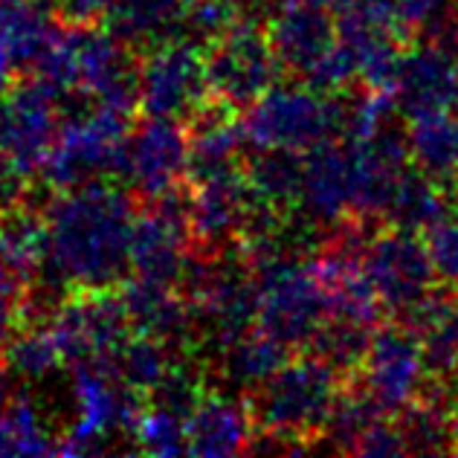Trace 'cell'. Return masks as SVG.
<instances>
[{"instance_id":"cell-17","label":"cell","mask_w":458,"mask_h":458,"mask_svg":"<svg viewBox=\"0 0 458 458\" xmlns=\"http://www.w3.org/2000/svg\"><path fill=\"white\" fill-rule=\"evenodd\" d=\"M267 35L282 70L302 81L336 47V21L331 18V9L287 4L270 18Z\"/></svg>"},{"instance_id":"cell-32","label":"cell","mask_w":458,"mask_h":458,"mask_svg":"<svg viewBox=\"0 0 458 458\" xmlns=\"http://www.w3.org/2000/svg\"><path fill=\"white\" fill-rule=\"evenodd\" d=\"M438 282L458 291V218H444L424 233Z\"/></svg>"},{"instance_id":"cell-9","label":"cell","mask_w":458,"mask_h":458,"mask_svg":"<svg viewBox=\"0 0 458 458\" xmlns=\"http://www.w3.org/2000/svg\"><path fill=\"white\" fill-rule=\"evenodd\" d=\"M212 99L203 53L189 41H168L140 58V111L189 123Z\"/></svg>"},{"instance_id":"cell-6","label":"cell","mask_w":458,"mask_h":458,"mask_svg":"<svg viewBox=\"0 0 458 458\" xmlns=\"http://www.w3.org/2000/svg\"><path fill=\"white\" fill-rule=\"evenodd\" d=\"M203 67L212 99L235 107L238 114L259 102L284 73L267 27L250 15L203 50Z\"/></svg>"},{"instance_id":"cell-30","label":"cell","mask_w":458,"mask_h":458,"mask_svg":"<svg viewBox=\"0 0 458 458\" xmlns=\"http://www.w3.org/2000/svg\"><path fill=\"white\" fill-rule=\"evenodd\" d=\"M134 441H137V453L146 455H160V458L189 455L186 418L160 403L146 401L134 427Z\"/></svg>"},{"instance_id":"cell-34","label":"cell","mask_w":458,"mask_h":458,"mask_svg":"<svg viewBox=\"0 0 458 458\" xmlns=\"http://www.w3.org/2000/svg\"><path fill=\"white\" fill-rule=\"evenodd\" d=\"M406 453V444H403V436L401 429H397V420L394 415H386L380 418L375 427H371L363 441L357 444V455H403Z\"/></svg>"},{"instance_id":"cell-18","label":"cell","mask_w":458,"mask_h":458,"mask_svg":"<svg viewBox=\"0 0 458 458\" xmlns=\"http://www.w3.org/2000/svg\"><path fill=\"white\" fill-rule=\"evenodd\" d=\"M252 436H256V420L250 403L235 394L207 389L186 418L189 455L224 458L247 453Z\"/></svg>"},{"instance_id":"cell-33","label":"cell","mask_w":458,"mask_h":458,"mask_svg":"<svg viewBox=\"0 0 458 458\" xmlns=\"http://www.w3.org/2000/svg\"><path fill=\"white\" fill-rule=\"evenodd\" d=\"M453 4L455 0H392L397 21L412 38L415 35H427Z\"/></svg>"},{"instance_id":"cell-3","label":"cell","mask_w":458,"mask_h":458,"mask_svg":"<svg viewBox=\"0 0 458 458\" xmlns=\"http://www.w3.org/2000/svg\"><path fill=\"white\" fill-rule=\"evenodd\" d=\"M345 380L317 354L287 360L273 375L250 389V412L256 429L296 438L313 447L334 412Z\"/></svg>"},{"instance_id":"cell-36","label":"cell","mask_w":458,"mask_h":458,"mask_svg":"<svg viewBox=\"0 0 458 458\" xmlns=\"http://www.w3.org/2000/svg\"><path fill=\"white\" fill-rule=\"evenodd\" d=\"M9 401H12V371L6 366L4 354H0V412L9 406Z\"/></svg>"},{"instance_id":"cell-10","label":"cell","mask_w":458,"mask_h":458,"mask_svg":"<svg viewBox=\"0 0 458 458\" xmlns=\"http://www.w3.org/2000/svg\"><path fill=\"white\" fill-rule=\"evenodd\" d=\"M62 96L35 76H23L0 99L12 174L23 186L30 183L32 174H41L53 151L58 128H62Z\"/></svg>"},{"instance_id":"cell-21","label":"cell","mask_w":458,"mask_h":458,"mask_svg":"<svg viewBox=\"0 0 458 458\" xmlns=\"http://www.w3.org/2000/svg\"><path fill=\"white\" fill-rule=\"evenodd\" d=\"M409 157L438 186H458V107L409 116Z\"/></svg>"},{"instance_id":"cell-19","label":"cell","mask_w":458,"mask_h":458,"mask_svg":"<svg viewBox=\"0 0 458 458\" xmlns=\"http://www.w3.org/2000/svg\"><path fill=\"white\" fill-rule=\"evenodd\" d=\"M403 325L420 336L427 380L438 389L458 392V291L441 284Z\"/></svg>"},{"instance_id":"cell-7","label":"cell","mask_w":458,"mask_h":458,"mask_svg":"<svg viewBox=\"0 0 458 458\" xmlns=\"http://www.w3.org/2000/svg\"><path fill=\"white\" fill-rule=\"evenodd\" d=\"M363 270L380 308L394 322H406L441 287L424 235L397 226L371 235L363 252Z\"/></svg>"},{"instance_id":"cell-26","label":"cell","mask_w":458,"mask_h":458,"mask_svg":"<svg viewBox=\"0 0 458 458\" xmlns=\"http://www.w3.org/2000/svg\"><path fill=\"white\" fill-rule=\"evenodd\" d=\"M58 444L32 397H12L0 412V455H55Z\"/></svg>"},{"instance_id":"cell-24","label":"cell","mask_w":458,"mask_h":458,"mask_svg":"<svg viewBox=\"0 0 458 458\" xmlns=\"http://www.w3.org/2000/svg\"><path fill=\"white\" fill-rule=\"evenodd\" d=\"M302 172H305V154L299 151L252 148V157H244V174L252 195L287 212L299 209Z\"/></svg>"},{"instance_id":"cell-27","label":"cell","mask_w":458,"mask_h":458,"mask_svg":"<svg viewBox=\"0 0 458 458\" xmlns=\"http://www.w3.org/2000/svg\"><path fill=\"white\" fill-rule=\"evenodd\" d=\"M375 331H377L375 325L331 317V319H325V325L308 343V348H310V354L322 357L343 380H352L357 377L360 366H363Z\"/></svg>"},{"instance_id":"cell-25","label":"cell","mask_w":458,"mask_h":458,"mask_svg":"<svg viewBox=\"0 0 458 458\" xmlns=\"http://www.w3.org/2000/svg\"><path fill=\"white\" fill-rule=\"evenodd\" d=\"M441 189L444 186H438L436 180L409 165L392 191L389 207L383 212V224L424 235L427 229L447 218V200H444Z\"/></svg>"},{"instance_id":"cell-12","label":"cell","mask_w":458,"mask_h":458,"mask_svg":"<svg viewBox=\"0 0 458 458\" xmlns=\"http://www.w3.org/2000/svg\"><path fill=\"white\" fill-rule=\"evenodd\" d=\"M76 50H79V90L93 105L114 107L131 114L140 111V62L137 50L114 35L93 27H76Z\"/></svg>"},{"instance_id":"cell-13","label":"cell","mask_w":458,"mask_h":458,"mask_svg":"<svg viewBox=\"0 0 458 458\" xmlns=\"http://www.w3.org/2000/svg\"><path fill=\"white\" fill-rule=\"evenodd\" d=\"M189 131L183 123L146 116L131 128L125 142L123 177L142 200H154L186 180Z\"/></svg>"},{"instance_id":"cell-14","label":"cell","mask_w":458,"mask_h":458,"mask_svg":"<svg viewBox=\"0 0 458 458\" xmlns=\"http://www.w3.org/2000/svg\"><path fill=\"white\" fill-rule=\"evenodd\" d=\"M354 200H357V174H354V157L348 142L328 140L322 146L305 151L299 212L308 215L322 229H331L334 224L352 218Z\"/></svg>"},{"instance_id":"cell-31","label":"cell","mask_w":458,"mask_h":458,"mask_svg":"<svg viewBox=\"0 0 458 458\" xmlns=\"http://www.w3.org/2000/svg\"><path fill=\"white\" fill-rule=\"evenodd\" d=\"M244 18L238 0H183V18H180V41H189L203 53L226 30Z\"/></svg>"},{"instance_id":"cell-28","label":"cell","mask_w":458,"mask_h":458,"mask_svg":"<svg viewBox=\"0 0 458 458\" xmlns=\"http://www.w3.org/2000/svg\"><path fill=\"white\" fill-rule=\"evenodd\" d=\"M4 360L15 377L27 383H38L44 377H50L64 363V354L58 348L50 322H32L23 325L15 340L6 345Z\"/></svg>"},{"instance_id":"cell-35","label":"cell","mask_w":458,"mask_h":458,"mask_svg":"<svg viewBox=\"0 0 458 458\" xmlns=\"http://www.w3.org/2000/svg\"><path fill=\"white\" fill-rule=\"evenodd\" d=\"M27 186L12 174V163H9V148H6V131H4V116H0V203L21 198Z\"/></svg>"},{"instance_id":"cell-11","label":"cell","mask_w":458,"mask_h":458,"mask_svg":"<svg viewBox=\"0 0 458 458\" xmlns=\"http://www.w3.org/2000/svg\"><path fill=\"white\" fill-rule=\"evenodd\" d=\"M386 415H397L427 386L420 336L403 322L383 325L375 331L369 354L354 377Z\"/></svg>"},{"instance_id":"cell-15","label":"cell","mask_w":458,"mask_h":458,"mask_svg":"<svg viewBox=\"0 0 458 458\" xmlns=\"http://www.w3.org/2000/svg\"><path fill=\"white\" fill-rule=\"evenodd\" d=\"M392 99L406 119L444 111V107H458L455 62L432 41L409 44L392 81Z\"/></svg>"},{"instance_id":"cell-4","label":"cell","mask_w":458,"mask_h":458,"mask_svg":"<svg viewBox=\"0 0 458 458\" xmlns=\"http://www.w3.org/2000/svg\"><path fill=\"white\" fill-rule=\"evenodd\" d=\"M259 282V328L273 334L287 348H308L317 331L331 317L328 287L317 259L276 256L252 264Z\"/></svg>"},{"instance_id":"cell-20","label":"cell","mask_w":458,"mask_h":458,"mask_svg":"<svg viewBox=\"0 0 458 458\" xmlns=\"http://www.w3.org/2000/svg\"><path fill=\"white\" fill-rule=\"evenodd\" d=\"M0 261L21 273L30 284L50 264V226L44 207L27 200V191L15 200L0 203Z\"/></svg>"},{"instance_id":"cell-2","label":"cell","mask_w":458,"mask_h":458,"mask_svg":"<svg viewBox=\"0 0 458 458\" xmlns=\"http://www.w3.org/2000/svg\"><path fill=\"white\" fill-rule=\"evenodd\" d=\"M81 99L84 93L76 90L62 102V128L41 168L44 183L58 191L105 183L107 177H123L131 114L105 105L81 111Z\"/></svg>"},{"instance_id":"cell-16","label":"cell","mask_w":458,"mask_h":458,"mask_svg":"<svg viewBox=\"0 0 458 458\" xmlns=\"http://www.w3.org/2000/svg\"><path fill=\"white\" fill-rule=\"evenodd\" d=\"M191 189V241L198 250H224L238 244L250 207V183L244 168L189 183Z\"/></svg>"},{"instance_id":"cell-1","label":"cell","mask_w":458,"mask_h":458,"mask_svg":"<svg viewBox=\"0 0 458 458\" xmlns=\"http://www.w3.org/2000/svg\"><path fill=\"white\" fill-rule=\"evenodd\" d=\"M50 267L70 291H116L131 276L137 209L123 189L90 183L44 203Z\"/></svg>"},{"instance_id":"cell-5","label":"cell","mask_w":458,"mask_h":458,"mask_svg":"<svg viewBox=\"0 0 458 458\" xmlns=\"http://www.w3.org/2000/svg\"><path fill=\"white\" fill-rule=\"evenodd\" d=\"M250 148H287L305 154L340 140V93H319L310 84H273L244 116Z\"/></svg>"},{"instance_id":"cell-8","label":"cell","mask_w":458,"mask_h":458,"mask_svg":"<svg viewBox=\"0 0 458 458\" xmlns=\"http://www.w3.org/2000/svg\"><path fill=\"white\" fill-rule=\"evenodd\" d=\"M50 328L64 363L96 366L116 375V360L131 336V322L119 291H76L53 313Z\"/></svg>"},{"instance_id":"cell-23","label":"cell","mask_w":458,"mask_h":458,"mask_svg":"<svg viewBox=\"0 0 458 458\" xmlns=\"http://www.w3.org/2000/svg\"><path fill=\"white\" fill-rule=\"evenodd\" d=\"M287 348L282 340H276L273 334H267L259 325H252L250 331L235 336L233 343H226L215 357H218V369L229 386L235 389H256L259 383H264L279 366L287 363Z\"/></svg>"},{"instance_id":"cell-38","label":"cell","mask_w":458,"mask_h":458,"mask_svg":"<svg viewBox=\"0 0 458 458\" xmlns=\"http://www.w3.org/2000/svg\"><path fill=\"white\" fill-rule=\"evenodd\" d=\"M453 436H455V453H458V392L453 397Z\"/></svg>"},{"instance_id":"cell-22","label":"cell","mask_w":458,"mask_h":458,"mask_svg":"<svg viewBox=\"0 0 458 458\" xmlns=\"http://www.w3.org/2000/svg\"><path fill=\"white\" fill-rule=\"evenodd\" d=\"M183 0H114L107 9V30L131 50L148 53L168 41H180Z\"/></svg>"},{"instance_id":"cell-37","label":"cell","mask_w":458,"mask_h":458,"mask_svg":"<svg viewBox=\"0 0 458 458\" xmlns=\"http://www.w3.org/2000/svg\"><path fill=\"white\" fill-rule=\"evenodd\" d=\"M273 4H282V6H287V4H305V6H322V9H336L343 4V0H273Z\"/></svg>"},{"instance_id":"cell-29","label":"cell","mask_w":458,"mask_h":458,"mask_svg":"<svg viewBox=\"0 0 458 458\" xmlns=\"http://www.w3.org/2000/svg\"><path fill=\"white\" fill-rule=\"evenodd\" d=\"M172 360H174V348H168L163 340H157V336L137 331V336H128L123 352H119L116 377L123 380L128 389L148 397L165 377Z\"/></svg>"}]
</instances>
